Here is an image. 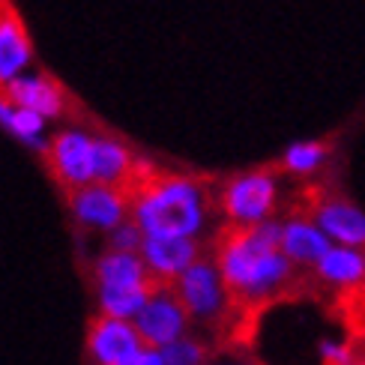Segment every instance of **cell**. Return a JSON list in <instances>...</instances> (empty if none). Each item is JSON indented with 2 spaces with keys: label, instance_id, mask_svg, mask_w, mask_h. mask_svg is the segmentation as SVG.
Wrapping results in <instances>:
<instances>
[{
  "label": "cell",
  "instance_id": "6da1fadb",
  "mask_svg": "<svg viewBox=\"0 0 365 365\" xmlns=\"http://www.w3.org/2000/svg\"><path fill=\"white\" fill-rule=\"evenodd\" d=\"M212 261L222 272L234 314L242 317L299 287L297 264L282 252V222L276 219L261 225H222Z\"/></svg>",
  "mask_w": 365,
  "mask_h": 365
},
{
  "label": "cell",
  "instance_id": "7a4b0ae2",
  "mask_svg": "<svg viewBox=\"0 0 365 365\" xmlns=\"http://www.w3.org/2000/svg\"><path fill=\"white\" fill-rule=\"evenodd\" d=\"M129 197L132 222L147 237H197L210 212L207 189L195 177L162 174L144 162Z\"/></svg>",
  "mask_w": 365,
  "mask_h": 365
},
{
  "label": "cell",
  "instance_id": "3957f363",
  "mask_svg": "<svg viewBox=\"0 0 365 365\" xmlns=\"http://www.w3.org/2000/svg\"><path fill=\"white\" fill-rule=\"evenodd\" d=\"M216 207L227 225H261L272 219L279 207L276 168H257L231 177L219 189Z\"/></svg>",
  "mask_w": 365,
  "mask_h": 365
},
{
  "label": "cell",
  "instance_id": "277c9868",
  "mask_svg": "<svg viewBox=\"0 0 365 365\" xmlns=\"http://www.w3.org/2000/svg\"><path fill=\"white\" fill-rule=\"evenodd\" d=\"M174 291L195 321H222V317L234 314L231 297H227L222 272L212 257H197L174 282Z\"/></svg>",
  "mask_w": 365,
  "mask_h": 365
},
{
  "label": "cell",
  "instance_id": "5b68a950",
  "mask_svg": "<svg viewBox=\"0 0 365 365\" xmlns=\"http://www.w3.org/2000/svg\"><path fill=\"white\" fill-rule=\"evenodd\" d=\"M294 212L309 216L329 240L341 242V246H365V212L356 204H351V197L327 195L324 189H309L306 201L297 204Z\"/></svg>",
  "mask_w": 365,
  "mask_h": 365
},
{
  "label": "cell",
  "instance_id": "8992f818",
  "mask_svg": "<svg viewBox=\"0 0 365 365\" xmlns=\"http://www.w3.org/2000/svg\"><path fill=\"white\" fill-rule=\"evenodd\" d=\"M189 321H192V314L180 302L174 284H162L159 291L150 297V302L138 312V317H135L132 324H135V329H138V336H141V341L147 347L162 351V347H168L177 339L186 336Z\"/></svg>",
  "mask_w": 365,
  "mask_h": 365
},
{
  "label": "cell",
  "instance_id": "52a82bcc",
  "mask_svg": "<svg viewBox=\"0 0 365 365\" xmlns=\"http://www.w3.org/2000/svg\"><path fill=\"white\" fill-rule=\"evenodd\" d=\"M93 144L96 138L81 129L57 132L48 144V168L66 195L93 182Z\"/></svg>",
  "mask_w": 365,
  "mask_h": 365
},
{
  "label": "cell",
  "instance_id": "ba28073f",
  "mask_svg": "<svg viewBox=\"0 0 365 365\" xmlns=\"http://www.w3.org/2000/svg\"><path fill=\"white\" fill-rule=\"evenodd\" d=\"M66 201H69L72 216L84 227H93V231L111 234L117 225L132 219V197L120 189L99 186V182H90L84 189L69 192Z\"/></svg>",
  "mask_w": 365,
  "mask_h": 365
},
{
  "label": "cell",
  "instance_id": "9c48e42d",
  "mask_svg": "<svg viewBox=\"0 0 365 365\" xmlns=\"http://www.w3.org/2000/svg\"><path fill=\"white\" fill-rule=\"evenodd\" d=\"M147 347L132 321H120L108 314H93L87 324V351L96 365H123Z\"/></svg>",
  "mask_w": 365,
  "mask_h": 365
},
{
  "label": "cell",
  "instance_id": "30bf717a",
  "mask_svg": "<svg viewBox=\"0 0 365 365\" xmlns=\"http://www.w3.org/2000/svg\"><path fill=\"white\" fill-rule=\"evenodd\" d=\"M141 257L159 284H174L204 255L195 237H147Z\"/></svg>",
  "mask_w": 365,
  "mask_h": 365
},
{
  "label": "cell",
  "instance_id": "8fae6325",
  "mask_svg": "<svg viewBox=\"0 0 365 365\" xmlns=\"http://www.w3.org/2000/svg\"><path fill=\"white\" fill-rule=\"evenodd\" d=\"M4 96L19 105V108H27L45 120H54L66 111V96L63 90L57 87V81H51L48 75H36V72H24L15 81H9L4 87Z\"/></svg>",
  "mask_w": 365,
  "mask_h": 365
},
{
  "label": "cell",
  "instance_id": "7c38bea8",
  "mask_svg": "<svg viewBox=\"0 0 365 365\" xmlns=\"http://www.w3.org/2000/svg\"><path fill=\"white\" fill-rule=\"evenodd\" d=\"M141 171V162L132 156L126 144H120L108 135H96L93 144V182L126 192L135 186V177Z\"/></svg>",
  "mask_w": 365,
  "mask_h": 365
},
{
  "label": "cell",
  "instance_id": "4fadbf2b",
  "mask_svg": "<svg viewBox=\"0 0 365 365\" xmlns=\"http://www.w3.org/2000/svg\"><path fill=\"white\" fill-rule=\"evenodd\" d=\"M332 249L329 237L317 227L309 216L291 212V219L282 222V252L299 267H314Z\"/></svg>",
  "mask_w": 365,
  "mask_h": 365
},
{
  "label": "cell",
  "instance_id": "5bb4252c",
  "mask_svg": "<svg viewBox=\"0 0 365 365\" xmlns=\"http://www.w3.org/2000/svg\"><path fill=\"white\" fill-rule=\"evenodd\" d=\"M96 287H135V284H156V279L150 276V269L144 264L141 255L132 252H102L93 264Z\"/></svg>",
  "mask_w": 365,
  "mask_h": 365
},
{
  "label": "cell",
  "instance_id": "9a60e30c",
  "mask_svg": "<svg viewBox=\"0 0 365 365\" xmlns=\"http://www.w3.org/2000/svg\"><path fill=\"white\" fill-rule=\"evenodd\" d=\"M30 39L12 12H0V87L15 81L30 66Z\"/></svg>",
  "mask_w": 365,
  "mask_h": 365
},
{
  "label": "cell",
  "instance_id": "2e32d148",
  "mask_svg": "<svg viewBox=\"0 0 365 365\" xmlns=\"http://www.w3.org/2000/svg\"><path fill=\"white\" fill-rule=\"evenodd\" d=\"M314 279L332 284V287H354L365 282V255H359L351 246H332L321 261L312 267Z\"/></svg>",
  "mask_w": 365,
  "mask_h": 365
},
{
  "label": "cell",
  "instance_id": "e0dca14e",
  "mask_svg": "<svg viewBox=\"0 0 365 365\" xmlns=\"http://www.w3.org/2000/svg\"><path fill=\"white\" fill-rule=\"evenodd\" d=\"M156 284H135V287H96V302H99V314L120 317V321H135L138 312L150 302L159 291Z\"/></svg>",
  "mask_w": 365,
  "mask_h": 365
},
{
  "label": "cell",
  "instance_id": "ac0fdd59",
  "mask_svg": "<svg viewBox=\"0 0 365 365\" xmlns=\"http://www.w3.org/2000/svg\"><path fill=\"white\" fill-rule=\"evenodd\" d=\"M327 159H329V144H324V141H299V144H291L284 150V156H282L276 171L294 174V177L314 174Z\"/></svg>",
  "mask_w": 365,
  "mask_h": 365
},
{
  "label": "cell",
  "instance_id": "d6986e66",
  "mask_svg": "<svg viewBox=\"0 0 365 365\" xmlns=\"http://www.w3.org/2000/svg\"><path fill=\"white\" fill-rule=\"evenodd\" d=\"M162 356H165V365H204L210 351H207L204 341H197L192 336H182L174 344L162 347Z\"/></svg>",
  "mask_w": 365,
  "mask_h": 365
},
{
  "label": "cell",
  "instance_id": "ffe728a7",
  "mask_svg": "<svg viewBox=\"0 0 365 365\" xmlns=\"http://www.w3.org/2000/svg\"><path fill=\"white\" fill-rule=\"evenodd\" d=\"M144 240H147V234H144L141 227L135 225L132 219H126L123 225H117L114 231L108 234V249H114V252H132V255H141Z\"/></svg>",
  "mask_w": 365,
  "mask_h": 365
},
{
  "label": "cell",
  "instance_id": "44dd1931",
  "mask_svg": "<svg viewBox=\"0 0 365 365\" xmlns=\"http://www.w3.org/2000/svg\"><path fill=\"white\" fill-rule=\"evenodd\" d=\"M123 365H165V356L162 351H156V347H141L135 356H129Z\"/></svg>",
  "mask_w": 365,
  "mask_h": 365
}]
</instances>
